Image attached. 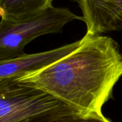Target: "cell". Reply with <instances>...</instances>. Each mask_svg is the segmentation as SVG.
Returning a JSON list of instances; mask_svg holds the SVG:
<instances>
[{"label":"cell","mask_w":122,"mask_h":122,"mask_svg":"<svg viewBox=\"0 0 122 122\" xmlns=\"http://www.w3.org/2000/svg\"><path fill=\"white\" fill-rule=\"evenodd\" d=\"M122 76V53L111 37L86 32L79 46L17 82L40 89L83 113L101 114Z\"/></svg>","instance_id":"6da1fadb"},{"label":"cell","mask_w":122,"mask_h":122,"mask_svg":"<svg viewBox=\"0 0 122 122\" xmlns=\"http://www.w3.org/2000/svg\"><path fill=\"white\" fill-rule=\"evenodd\" d=\"M81 19L68 8L49 7L40 14L23 20L0 21V61L22 56L27 44L36 38L60 33L68 23Z\"/></svg>","instance_id":"7a4b0ae2"},{"label":"cell","mask_w":122,"mask_h":122,"mask_svg":"<svg viewBox=\"0 0 122 122\" xmlns=\"http://www.w3.org/2000/svg\"><path fill=\"white\" fill-rule=\"evenodd\" d=\"M64 105L37 88L13 80L0 81V122H28Z\"/></svg>","instance_id":"3957f363"},{"label":"cell","mask_w":122,"mask_h":122,"mask_svg":"<svg viewBox=\"0 0 122 122\" xmlns=\"http://www.w3.org/2000/svg\"><path fill=\"white\" fill-rule=\"evenodd\" d=\"M81 44V39L61 47L36 54H25L24 56L0 61V81L17 80L39 71L66 56Z\"/></svg>","instance_id":"277c9868"},{"label":"cell","mask_w":122,"mask_h":122,"mask_svg":"<svg viewBox=\"0 0 122 122\" xmlns=\"http://www.w3.org/2000/svg\"><path fill=\"white\" fill-rule=\"evenodd\" d=\"M92 34L122 29V0H76Z\"/></svg>","instance_id":"5b68a950"},{"label":"cell","mask_w":122,"mask_h":122,"mask_svg":"<svg viewBox=\"0 0 122 122\" xmlns=\"http://www.w3.org/2000/svg\"><path fill=\"white\" fill-rule=\"evenodd\" d=\"M52 0H0V18L23 20L33 17L52 6Z\"/></svg>","instance_id":"8992f818"},{"label":"cell","mask_w":122,"mask_h":122,"mask_svg":"<svg viewBox=\"0 0 122 122\" xmlns=\"http://www.w3.org/2000/svg\"><path fill=\"white\" fill-rule=\"evenodd\" d=\"M28 122H110L102 114L83 113L68 105L56 108Z\"/></svg>","instance_id":"52a82bcc"}]
</instances>
